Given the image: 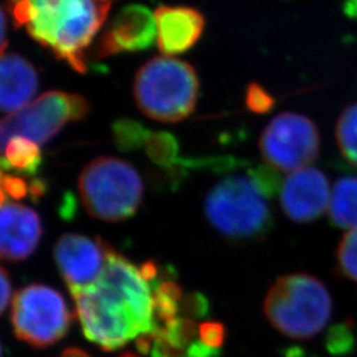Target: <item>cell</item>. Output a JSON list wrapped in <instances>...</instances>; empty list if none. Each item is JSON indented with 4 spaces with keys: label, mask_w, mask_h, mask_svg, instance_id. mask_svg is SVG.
<instances>
[{
    "label": "cell",
    "mask_w": 357,
    "mask_h": 357,
    "mask_svg": "<svg viewBox=\"0 0 357 357\" xmlns=\"http://www.w3.org/2000/svg\"><path fill=\"white\" fill-rule=\"evenodd\" d=\"M86 339L105 351L122 348L153 330V295L141 268L113 252L101 277L73 295Z\"/></svg>",
    "instance_id": "cell-1"
},
{
    "label": "cell",
    "mask_w": 357,
    "mask_h": 357,
    "mask_svg": "<svg viewBox=\"0 0 357 357\" xmlns=\"http://www.w3.org/2000/svg\"><path fill=\"white\" fill-rule=\"evenodd\" d=\"M15 26L79 73L86 72L85 50L106 22L110 3L94 0H8Z\"/></svg>",
    "instance_id": "cell-2"
},
{
    "label": "cell",
    "mask_w": 357,
    "mask_h": 357,
    "mask_svg": "<svg viewBox=\"0 0 357 357\" xmlns=\"http://www.w3.org/2000/svg\"><path fill=\"white\" fill-rule=\"evenodd\" d=\"M265 315L275 330L291 339H311L326 328L332 317L331 294L314 275H283L265 298Z\"/></svg>",
    "instance_id": "cell-3"
},
{
    "label": "cell",
    "mask_w": 357,
    "mask_h": 357,
    "mask_svg": "<svg viewBox=\"0 0 357 357\" xmlns=\"http://www.w3.org/2000/svg\"><path fill=\"white\" fill-rule=\"evenodd\" d=\"M200 82L193 66L174 57H155L138 70L134 97L139 110L153 121L176 123L192 114Z\"/></svg>",
    "instance_id": "cell-4"
},
{
    "label": "cell",
    "mask_w": 357,
    "mask_h": 357,
    "mask_svg": "<svg viewBox=\"0 0 357 357\" xmlns=\"http://www.w3.org/2000/svg\"><path fill=\"white\" fill-rule=\"evenodd\" d=\"M268 199L246 175H228L208 192L204 211L209 222L231 241H255L273 228Z\"/></svg>",
    "instance_id": "cell-5"
},
{
    "label": "cell",
    "mask_w": 357,
    "mask_h": 357,
    "mask_svg": "<svg viewBox=\"0 0 357 357\" xmlns=\"http://www.w3.org/2000/svg\"><path fill=\"white\" fill-rule=\"evenodd\" d=\"M82 204L90 216L118 222L134 216L143 199V180L128 162L101 156L90 162L78 178Z\"/></svg>",
    "instance_id": "cell-6"
},
{
    "label": "cell",
    "mask_w": 357,
    "mask_h": 357,
    "mask_svg": "<svg viewBox=\"0 0 357 357\" xmlns=\"http://www.w3.org/2000/svg\"><path fill=\"white\" fill-rule=\"evenodd\" d=\"M72 318L64 296L47 284H29L13 296V331L19 340L32 347L45 348L60 342Z\"/></svg>",
    "instance_id": "cell-7"
},
{
    "label": "cell",
    "mask_w": 357,
    "mask_h": 357,
    "mask_svg": "<svg viewBox=\"0 0 357 357\" xmlns=\"http://www.w3.org/2000/svg\"><path fill=\"white\" fill-rule=\"evenodd\" d=\"M259 150L268 166L294 174L308 168L318 158L319 130L306 115L281 113L264 130Z\"/></svg>",
    "instance_id": "cell-8"
},
{
    "label": "cell",
    "mask_w": 357,
    "mask_h": 357,
    "mask_svg": "<svg viewBox=\"0 0 357 357\" xmlns=\"http://www.w3.org/2000/svg\"><path fill=\"white\" fill-rule=\"evenodd\" d=\"M68 121H73L72 94L48 91L1 121V150L4 151L13 137H23L38 144H45L64 128Z\"/></svg>",
    "instance_id": "cell-9"
},
{
    "label": "cell",
    "mask_w": 357,
    "mask_h": 357,
    "mask_svg": "<svg viewBox=\"0 0 357 357\" xmlns=\"http://www.w3.org/2000/svg\"><path fill=\"white\" fill-rule=\"evenodd\" d=\"M114 249L100 237L64 234L54 246V262L73 295L90 287L101 277Z\"/></svg>",
    "instance_id": "cell-10"
},
{
    "label": "cell",
    "mask_w": 357,
    "mask_h": 357,
    "mask_svg": "<svg viewBox=\"0 0 357 357\" xmlns=\"http://www.w3.org/2000/svg\"><path fill=\"white\" fill-rule=\"evenodd\" d=\"M330 200L328 178L318 168L308 167L296 171L282 183V209L298 224L312 222L323 216Z\"/></svg>",
    "instance_id": "cell-11"
},
{
    "label": "cell",
    "mask_w": 357,
    "mask_h": 357,
    "mask_svg": "<svg viewBox=\"0 0 357 357\" xmlns=\"http://www.w3.org/2000/svg\"><path fill=\"white\" fill-rule=\"evenodd\" d=\"M156 35L155 13L141 4H130L116 13L93 54L103 59L122 52L144 51L153 45Z\"/></svg>",
    "instance_id": "cell-12"
},
{
    "label": "cell",
    "mask_w": 357,
    "mask_h": 357,
    "mask_svg": "<svg viewBox=\"0 0 357 357\" xmlns=\"http://www.w3.org/2000/svg\"><path fill=\"white\" fill-rule=\"evenodd\" d=\"M41 236L43 224L32 208L1 197L0 255L3 259H26L36 250Z\"/></svg>",
    "instance_id": "cell-13"
},
{
    "label": "cell",
    "mask_w": 357,
    "mask_h": 357,
    "mask_svg": "<svg viewBox=\"0 0 357 357\" xmlns=\"http://www.w3.org/2000/svg\"><path fill=\"white\" fill-rule=\"evenodd\" d=\"M158 48L166 56H175L191 50L202 38L204 16L190 7L162 6L155 11Z\"/></svg>",
    "instance_id": "cell-14"
},
{
    "label": "cell",
    "mask_w": 357,
    "mask_h": 357,
    "mask_svg": "<svg viewBox=\"0 0 357 357\" xmlns=\"http://www.w3.org/2000/svg\"><path fill=\"white\" fill-rule=\"evenodd\" d=\"M0 70V106L4 113L13 114L29 105L36 94L38 73L33 65L15 53L1 56Z\"/></svg>",
    "instance_id": "cell-15"
},
{
    "label": "cell",
    "mask_w": 357,
    "mask_h": 357,
    "mask_svg": "<svg viewBox=\"0 0 357 357\" xmlns=\"http://www.w3.org/2000/svg\"><path fill=\"white\" fill-rule=\"evenodd\" d=\"M331 224L340 229L357 228V176L337 178L328 206Z\"/></svg>",
    "instance_id": "cell-16"
},
{
    "label": "cell",
    "mask_w": 357,
    "mask_h": 357,
    "mask_svg": "<svg viewBox=\"0 0 357 357\" xmlns=\"http://www.w3.org/2000/svg\"><path fill=\"white\" fill-rule=\"evenodd\" d=\"M1 158L3 172L11 171L16 175L32 176L38 171L43 163L38 143L23 137H13L7 143Z\"/></svg>",
    "instance_id": "cell-17"
},
{
    "label": "cell",
    "mask_w": 357,
    "mask_h": 357,
    "mask_svg": "<svg viewBox=\"0 0 357 357\" xmlns=\"http://www.w3.org/2000/svg\"><path fill=\"white\" fill-rule=\"evenodd\" d=\"M144 150L156 166L172 172H180V167H184V160L178 158V139L167 131L151 132L144 144Z\"/></svg>",
    "instance_id": "cell-18"
},
{
    "label": "cell",
    "mask_w": 357,
    "mask_h": 357,
    "mask_svg": "<svg viewBox=\"0 0 357 357\" xmlns=\"http://www.w3.org/2000/svg\"><path fill=\"white\" fill-rule=\"evenodd\" d=\"M335 137L345 160L357 168V102L347 106L337 119Z\"/></svg>",
    "instance_id": "cell-19"
},
{
    "label": "cell",
    "mask_w": 357,
    "mask_h": 357,
    "mask_svg": "<svg viewBox=\"0 0 357 357\" xmlns=\"http://www.w3.org/2000/svg\"><path fill=\"white\" fill-rule=\"evenodd\" d=\"M112 132L116 149L122 153H131L144 147L153 131L134 119H118L112 126Z\"/></svg>",
    "instance_id": "cell-20"
},
{
    "label": "cell",
    "mask_w": 357,
    "mask_h": 357,
    "mask_svg": "<svg viewBox=\"0 0 357 357\" xmlns=\"http://www.w3.org/2000/svg\"><path fill=\"white\" fill-rule=\"evenodd\" d=\"M337 268L340 274L357 283V228L349 230L337 248Z\"/></svg>",
    "instance_id": "cell-21"
},
{
    "label": "cell",
    "mask_w": 357,
    "mask_h": 357,
    "mask_svg": "<svg viewBox=\"0 0 357 357\" xmlns=\"http://www.w3.org/2000/svg\"><path fill=\"white\" fill-rule=\"evenodd\" d=\"M199 335V327L195 320L188 318H178L166 331L163 332L162 337H166L174 345L178 348L187 349L190 345L196 342V336ZM156 337V336H155Z\"/></svg>",
    "instance_id": "cell-22"
},
{
    "label": "cell",
    "mask_w": 357,
    "mask_h": 357,
    "mask_svg": "<svg viewBox=\"0 0 357 357\" xmlns=\"http://www.w3.org/2000/svg\"><path fill=\"white\" fill-rule=\"evenodd\" d=\"M249 176L255 181L257 188L268 199L274 197L282 188L281 178L275 168L268 166H257L248 171Z\"/></svg>",
    "instance_id": "cell-23"
},
{
    "label": "cell",
    "mask_w": 357,
    "mask_h": 357,
    "mask_svg": "<svg viewBox=\"0 0 357 357\" xmlns=\"http://www.w3.org/2000/svg\"><path fill=\"white\" fill-rule=\"evenodd\" d=\"M245 102L250 112L257 114H265L274 109L275 98L264 86L257 82L248 85Z\"/></svg>",
    "instance_id": "cell-24"
},
{
    "label": "cell",
    "mask_w": 357,
    "mask_h": 357,
    "mask_svg": "<svg viewBox=\"0 0 357 357\" xmlns=\"http://www.w3.org/2000/svg\"><path fill=\"white\" fill-rule=\"evenodd\" d=\"M29 184L19 175L1 172V197H10L13 200H20L28 196Z\"/></svg>",
    "instance_id": "cell-25"
},
{
    "label": "cell",
    "mask_w": 357,
    "mask_h": 357,
    "mask_svg": "<svg viewBox=\"0 0 357 357\" xmlns=\"http://www.w3.org/2000/svg\"><path fill=\"white\" fill-rule=\"evenodd\" d=\"M208 308L209 305L203 294L192 293L183 298L180 305V312L183 314V318L200 319L206 315Z\"/></svg>",
    "instance_id": "cell-26"
},
{
    "label": "cell",
    "mask_w": 357,
    "mask_h": 357,
    "mask_svg": "<svg viewBox=\"0 0 357 357\" xmlns=\"http://www.w3.org/2000/svg\"><path fill=\"white\" fill-rule=\"evenodd\" d=\"M200 342L215 349H220L225 339V327L217 321H205L199 326Z\"/></svg>",
    "instance_id": "cell-27"
},
{
    "label": "cell",
    "mask_w": 357,
    "mask_h": 357,
    "mask_svg": "<svg viewBox=\"0 0 357 357\" xmlns=\"http://www.w3.org/2000/svg\"><path fill=\"white\" fill-rule=\"evenodd\" d=\"M151 357H187V349L172 344L166 337L156 336L151 349Z\"/></svg>",
    "instance_id": "cell-28"
},
{
    "label": "cell",
    "mask_w": 357,
    "mask_h": 357,
    "mask_svg": "<svg viewBox=\"0 0 357 357\" xmlns=\"http://www.w3.org/2000/svg\"><path fill=\"white\" fill-rule=\"evenodd\" d=\"M351 343H352V336L347 327L337 326L335 330H332L330 343H328V348L332 354H342L343 351H348Z\"/></svg>",
    "instance_id": "cell-29"
},
{
    "label": "cell",
    "mask_w": 357,
    "mask_h": 357,
    "mask_svg": "<svg viewBox=\"0 0 357 357\" xmlns=\"http://www.w3.org/2000/svg\"><path fill=\"white\" fill-rule=\"evenodd\" d=\"M220 356V349H215L209 345L204 344L200 340L193 342L188 348H187V357H218Z\"/></svg>",
    "instance_id": "cell-30"
},
{
    "label": "cell",
    "mask_w": 357,
    "mask_h": 357,
    "mask_svg": "<svg viewBox=\"0 0 357 357\" xmlns=\"http://www.w3.org/2000/svg\"><path fill=\"white\" fill-rule=\"evenodd\" d=\"M72 109H73V121H79L89 113V103L78 94H72Z\"/></svg>",
    "instance_id": "cell-31"
},
{
    "label": "cell",
    "mask_w": 357,
    "mask_h": 357,
    "mask_svg": "<svg viewBox=\"0 0 357 357\" xmlns=\"http://www.w3.org/2000/svg\"><path fill=\"white\" fill-rule=\"evenodd\" d=\"M0 282H1V306L0 310L1 312H4L7 310V306L10 303V298H11V282L8 280V274L6 271V268H1V274H0Z\"/></svg>",
    "instance_id": "cell-32"
},
{
    "label": "cell",
    "mask_w": 357,
    "mask_h": 357,
    "mask_svg": "<svg viewBox=\"0 0 357 357\" xmlns=\"http://www.w3.org/2000/svg\"><path fill=\"white\" fill-rule=\"evenodd\" d=\"M47 191V183L43 178H33L29 184V196L33 200H38L40 196H43Z\"/></svg>",
    "instance_id": "cell-33"
},
{
    "label": "cell",
    "mask_w": 357,
    "mask_h": 357,
    "mask_svg": "<svg viewBox=\"0 0 357 357\" xmlns=\"http://www.w3.org/2000/svg\"><path fill=\"white\" fill-rule=\"evenodd\" d=\"M61 357H90L85 351L79 349V348H66ZM119 357H139L132 352H125Z\"/></svg>",
    "instance_id": "cell-34"
},
{
    "label": "cell",
    "mask_w": 357,
    "mask_h": 357,
    "mask_svg": "<svg viewBox=\"0 0 357 357\" xmlns=\"http://www.w3.org/2000/svg\"><path fill=\"white\" fill-rule=\"evenodd\" d=\"M343 13L349 19H357V0H344Z\"/></svg>",
    "instance_id": "cell-35"
},
{
    "label": "cell",
    "mask_w": 357,
    "mask_h": 357,
    "mask_svg": "<svg viewBox=\"0 0 357 357\" xmlns=\"http://www.w3.org/2000/svg\"><path fill=\"white\" fill-rule=\"evenodd\" d=\"M97 1H100V3H107L109 0H97Z\"/></svg>",
    "instance_id": "cell-36"
}]
</instances>
